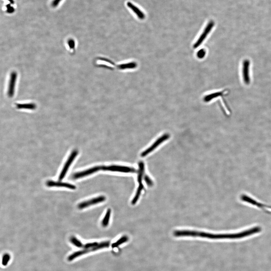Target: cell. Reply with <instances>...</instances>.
<instances>
[{"mask_svg":"<svg viewBox=\"0 0 271 271\" xmlns=\"http://www.w3.org/2000/svg\"><path fill=\"white\" fill-rule=\"evenodd\" d=\"M261 230L260 227H255L239 233L215 234L202 231L184 229L182 233L183 237L201 238L211 240L236 239L248 237L259 233Z\"/></svg>","mask_w":271,"mask_h":271,"instance_id":"cell-1","label":"cell"},{"mask_svg":"<svg viewBox=\"0 0 271 271\" xmlns=\"http://www.w3.org/2000/svg\"><path fill=\"white\" fill-rule=\"evenodd\" d=\"M214 25H215V24L213 21H210L209 22L208 24L206 25V28L204 29L202 34L200 36L199 38L196 41V43L194 44L193 45V48L194 49H196L199 47L200 45L203 43V41L205 40L207 37V36L208 35L209 33L211 31Z\"/></svg>","mask_w":271,"mask_h":271,"instance_id":"cell-2","label":"cell"},{"mask_svg":"<svg viewBox=\"0 0 271 271\" xmlns=\"http://www.w3.org/2000/svg\"><path fill=\"white\" fill-rule=\"evenodd\" d=\"M78 154L77 150H74L70 154V156H69L66 162H65L63 168L61 173L60 174L59 176V179L60 181L62 180L65 178V175L67 173L68 171V170L69 167L71 165L72 163L74 161V159L77 156Z\"/></svg>","mask_w":271,"mask_h":271,"instance_id":"cell-3","label":"cell"},{"mask_svg":"<svg viewBox=\"0 0 271 271\" xmlns=\"http://www.w3.org/2000/svg\"><path fill=\"white\" fill-rule=\"evenodd\" d=\"M102 170L107 171L123 172L126 173H134L137 171L134 168L127 167L112 165L110 166H102Z\"/></svg>","mask_w":271,"mask_h":271,"instance_id":"cell-4","label":"cell"},{"mask_svg":"<svg viewBox=\"0 0 271 271\" xmlns=\"http://www.w3.org/2000/svg\"><path fill=\"white\" fill-rule=\"evenodd\" d=\"M106 200V197L105 196H101L94 198L92 199L87 200L81 203L78 205V208L82 209L87 207H88L92 205H96V204L104 202Z\"/></svg>","mask_w":271,"mask_h":271,"instance_id":"cell-5","label":"cell"},{"mask_svg":"<svg viewBox=\"0 0 271 271\" xmlns=\"http://www.w3.org/2000/svg\"><path fill=\"white\" fill-rule=\"evenodd\" d=\"M100 170H102V166L94 167L90 168L84 171L75 173L73 175L72 178L74 179L83 178V177L87 176L96 173Z\"/></svg>","mask_w":271,"mask_h":271,"instance_id":"cell-6","label":"cell"},{"mask_svg":"<svg viewBox=\"0 0 271 271\" xmlns=\"http://www.w3.org/2000/svg\"><path fill=\"white\" fill-rule=\"evenodd\" d=\"M17 78V74L15 72H13L10 75L8 91L9 97H12L15 93V86Z\"/></svg>","mask_w":271,"mask_h":271,"instance_id":"cell-7","label":"cell"},{"mask_svg":"<svg viewBox=\"0 0 271 271\" xmlns=\"http://www.w3.org/2000/svg\"><path fill=\"white\" fill-rule=\"evenodd\" d=\"M46 185L48 187H65L70 189L74 190L76 189V187L74 185L70 183H64L60 182H55L52 180L47 181Z\"/></svg>","mask_w":271,"mask_h":271,"instance_id":"cell-8","label":"cell"},{"mask_svg":"<svg viewBox=\"0 0 271 271\" xmlns=\"http://www.w3.org/2000/svg\"><path fill=\"white\" fill-rule=\"evenodd\" d=\"M165 136H164V137H161V138L159 139L152 146H150L148 149H146V150H145V151H144V152H142L141 154V156L142 157H144L146 156V155H148L149 153L151 152V151H152L154 149H155L156 147H157L160 144H161L162 142V141H164V140L165 139Z\"/></svg>","mask_w":271,"mask_h":271,"instance_id":"cell-9","label":"cell"},{"mask_svg":"<svg viewBox=\"0 0 271 271\" xmlns=\"http://www.w3.org/2000/svg\"><path fill=\"white\" fill-rule=\"evenodd\" d=\"M127 5L128 7L131 8L132 10H133L134 12L137 15L139 18L141 20H143L145 18V15L138 8L134 6L130 2H128L127 3Z\"/></svg>","mask_w":271,"mask_h":271,"instance_id":"cell-10","label":"cell"},{"mask_svg":"<svg viewBox=\"0 0 271 271\" xmlns=\"http://www.w3.org/2000/svg\"><path fill=\"white\" fill-rule=\"evenodd\" d=\"M226 92V91H223L210 94L205 96V97H204V100L205 101H210L212 99L215 98L219 96L220 97V96H224Z\"/></svg>","mask_w":271,"mask_h":271,"instance_id":"cell-11","label":"cell"},{"mask_svg":"<svg viewBox=\"0 0 271 271\" xmlns=\"http://www.w3.org/2000/svg\"><path fill=\"white\" fill-rule=\"evenodd\" d=\"M144 188V186L142 183H139L136 194L135 195L134 198H133V199L132 200V202H131L132 205H134L135 204L137 203V201H138V200L139 199L141 192H142Z\"/></svg>","mask_w":271,"mask_h":271,"instance_id":"cell-12","label":"cell"},{"mask_svg":"<svg viewBox=\"0 0 271 271\" xmlns=\"http://www.w3.org/2000/svg\"><path fill=\"white\" fill-rule=\"evenodd\" d=\"M139 171L137 177V180L138 183H142V179L144 172V164L142 162H141L139 164Z\"/></svg>","mask_w":271,"mask_h":271,"instance_id":"cell-13","label":"cell"},{"mask_svg":"<svg viewBox=\"0 0 271 271\" xmlns=\"http://www.w3.org/2000/svg\"><path fill=\"white\" fill-rule=\"evenodd\" d=\"M16 107L17 109L29 110H34L36 107V105L34 103L17 104Z\"/></svg>","mask_w":271,"mask_h":271,"instance_id":"cell-14","label":"cell"},{"mask_svg":"<svg viewBox=\"0 0 271 271\" xmlns=\"http://www.w3.org/2000/svg\"><path fill=\"white\" fill-rule=\"evenodd\" d=\"M111 210L110 209H107L106 214L103 219H102L101 224L102 226L105 228L107 227L109 224V221H110V215H111Z\"/></svg>","mask_w":271,"mask_h":271,"instance_id":"cell-15","label":"cell"},{"mask_svg":"<svg viewBox=\"0 0 271 271\" xmlns=\"http://www.w3.org/2000/svg\"><path fill=\"white\" fill-rule=\"evenodd\" d=\"M128 240V237L126 236H124L119 239L115 243H113L112 245V247L115 248L117 247L119 245H122V244L127 242Z\"/></svg>","mask_w":271,"mask_h":271,"instance_id":"cell-16","label":"cell"},{"mask_svg":"<svg viewBox=\"0 0 271 271\" xmlns=\"http://www.w3.org/2000/svg\"><path fill=\"white\" fill-rule=\"evenodd\" d=\"M70 241L73 245L77 247H83V246H84L79 240H78L76 238L74 237H72L70 238Z\"/></svg>","mask_w":271,"mask_h":271,"instance_id":"cell-17","label":"cell"},{"mask_svg":"<svg viewBox=\"0 0 271 271\" xmlns=\"http://www.w3.org/2000/svg\"><path fill=\"white\" fill-rule=\"evenodd\" d=\"M144 180L146 184L147 185L148 187H152L153 185V182L152 180L148 176L146 175L145 176L144 178Z\"/></svg>","mask_w":271,"mask_h":271,"instance_id":"cell-18","label":"cell"},{"mask_svg":"<svg viewBox=\"0 0 271 271\" xmlns=\"http://www.w3.org/2000/svg\"><path fill=\"white\" fill-rule=\"evenodd\" d=\"M206 54V51L205 49H202L199 50L197 53V56L198 58L202 59L203 58Z\"/></svg>","mask_w":271,"mask_h":271,"instance_id":"cell-19","label":"cell"},{"mask_svg":"<svg viewBox=\"0 0 271 271\" xmlns=\"http://www.w3.org/2000/svg\"><path fill=\"white\" fill-rule=\"evenodd\" d=\"M10 255L8 254H6L3 255V258H2V264L3 265H6L7 263H8L9 261H10Z\"/></svg>","mask_w":271,"mask_h":271,"instance_id":"cell-20","label":"cell"},{"mask_svg":"<svg viewBox=\"0 0 271 271\" xmlns=\"http://www.w3.org/2000/svg\"><path fill=\"white\" fill-rule=\"evenodd\" d=\"M68 44L71 49H74L75 47V43L74 40L70 39L68 42Z\"/></svg>","mask_w":271,"mask_h":271,"instance_id":"cell-21","label":"cell"},{"mask_svg":"<svg viewBox=\"0 0 271 271\" xmlns=\"http://www.w3.org/2000/svg\"><path fill=\"white\" fill-rule=\"evenodd\" d=\"M61 0H54L52 3V6L53 7H56L58 5Z\"/></svg>","mask_w":271,"mask_h":271,"instance_id":"cell-22","label":"cell"},{"mask_svg":"<svg viewBox=\"0 0 271 271\" xmlns=\"http://www.w3.org/2000/svg\"><path fill=\"white\" fill-rule=\"evenodd\" d=\"M7 11L9 13H13L14 11V9L13 7H11L10 5H8L7 6Z\"/></svg>","mask_w":271,"mask_h":271,"instance_id":"cell-23","label":"cell"},{"mask_svg":"<svg viewBox=\"0 0 271 271\" xmlns=\"http://www.w3.org/2000/svg\"><path fill=\"white\" fill-rule=\"evenodd\" d=\"M8 1H9V2H10V3H11L14 4V1H13V0H8Z\"/></svg>","mask_w":271,"mask_h":271,"instance_id":"cell-24","label":"cell"}]
</instances>
